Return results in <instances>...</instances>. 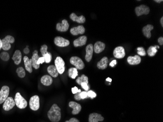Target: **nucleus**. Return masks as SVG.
<instances>
[{"instance_id": "1", "label": "nucleus", "mask_w": 163, "mask_h": 122, "mask_svg": "<svg viewBox=\"0 0 163 122\" xmlns=\"http://www.w3.org/2000/svg\"><path fill=\"white\" fill-rule=\"evenodd\" d=\"M47 116L52 122H58L61 120V109L57 104H53L47 113Z\"/></svg>"}, {"instance_id": "2", "label": "nucleus", "mask_w": 163, "mask_h": 122, "mask_svg": "<svg viewBox=\"0 0 163 122\" xmlns=\"http://www.w3.org/2000/svg\"><path fill=\"white\" fill-rule=\"evenodd\" d=\"M14 101L16 105H17V107L20 109L25 108L28 105V103H27L26 100L22 96L19 92H17L16 94Z\"/></svg>"}, {"instance_id": "3", "label": "nucleus", "mask_w": 163, "mask_h": 122, "mask_svg": "<svg viewBox=\"0 0 163 122\" xmlns=\"http://www.w3.org/2000/svg\"><path fill=\"white\" fill-rule=\"evenodd\" d=\"M15 42L13 37L8 35L2 40V47L4 51H8L11 48L10 44H13Z\"/></svg>"}, {"instance_id": "4", "label": "nucleus", "mask_w": 163, "mask_h": 122, "mask_svg": "<svg viewBox=\"0 0 163 122\" xmlns=\"http://www.w3.org/2000/svg\"><path fill=\"white\" fill-rule=\"evenodd\" d=\"M54 63L55 67H56L58 73L60 74H62L65 70V63L64 60L61 57H57L55 59Z\"/></svg>"}, {"instance_id": "5", "label": "nucleus", "mask_w": 163, "mask_h": 122, "mask_svg": "<svg viewBox=\"0 0 163 122\" xmlns=\"http://www.w3.org/2000/svg\"><path fill=\"white\" fill-rule=\"evenodd\" d=\"M70 62L72 64H73L75 67L77 69H83L85 67V64H84L83 61L81 58L77 56L72 57L70 58Z\"/></svg>"}, {"instance_id": "6", "label": "nucleus", "mask_w": 163, "mask_h": 122, "mask_svg": "<svg viewBox=\"0 0 163 122\" xmlns=\"http://www.w3.org/2000/svg\"><path fill=\"white\" fill-rule=\"evenodd\" d=\"M29 107L33 110L36 111L40 107V98L38 95H34L29 101Z\"/></svg>"}, {"instance_id": "7", "label": "nucleus", "mask_w": 163, "mask_h": 122, "mask_svg": "<svg viewBox=\"0 0 163 122\" xmlns=\"http://www.w3.org/2000/svg\"><path fill=\"white\" fill-rule=\"evenodd\" d=\"M136 14L137 16H140L143 15H148L150 11L149 7L146 5H141L135 8Z\"/></svg>"}, {"instance_id": "8", "label": "nucleus", "mask_w": 163, "mask_h": 122, "mask_svg": "<svg viewBox=\"0 0 163 122\" xmlns=\"http://www.w3.org/2000/svg\"><path fill=\"white\" fill-rule=\"evenodd\" d=\"M54 42L55 44L59 47H66L70 44V42L69 40L60 36L56 37Z\"/></svg>"}, {"instance_id": "9", "label": "nucleus", "mask_w": 163, "mask_h": 122, "mask_svg": "<svg viewBox=\"0 0 163 122\" xmlns=\"http://www.w3.org/2000/svg\"><path fill=\"white\" fill-rule=\"evenodd\" d=\"M9 88L8 86L5 85L0 90V104L4 103L9 95Z\"/></svg>"}, {"instance_id": "10", "label": "nucleus", "mask_w": 163, "mask_h": 122, "mask_svg": "<svg viewBox=\"0 0 163 122\" xmlns=\"http://www.w3.org/2000/svg\"><path fill=\"white\" fill-rule=\"evenodd\" d=\"M15 105V103L14 100L12 97H8L6 101L4 102L3 105V110L6 111H9L13 108Z\"/></svg>"}, {"instance_id": "11", "label": "nucleus", "mask_w": 163, "mask_h": 122, "mask_svg": "<svg viewBox=\"0 0 163 122\" xmlns=\"http://www.w3.org/2000/svg\"><path fill=\"white\" fill-rule=\"evenodd\" d=\"M113 55L116 58L122 59L126 55L125 49L122 46H118L113 51Z\"/></svg>"}, {"instance_id": "12", "label": "nucleus", "mask_w": 163, "mask_h": 122, "mask_svg": "<svg viewBox=\"0 0 163 122\" xmlns=\"http://www.w3.org/2000/svg\"><path fill=\"white\" fill-rule=\"evenodd\" d=\"M69 25L67 20H63L62 23H58L56 25V29L60 32H66L68 31Z\"/></svg>"}, {"instance_id": "13", "label": "nucleus", "mask_w": 163, "mask_h": 122, "mask_svg": "<svg viewBox=\"0 0 163 122\" xmlns=\"http://www.w3.org/2000/svg\"><path fill=\"white\" fill-rule=\"evenodd\" d=\"M93 46L92 44H89L87 46L85 51H86V55L85 56V59L87 62H89L92 60L93 53Z\"/></svg>"}, {"instance_id": "14", "label": "nucleus", "mask_w": 163, "mask_h": 122, "mask_svg": "<svg viewBox=\"0 0 163 122\" xmlns=\"http://www.w3.org/2000/svg\"><path fill=\"white\" fill-rule=\"evenodd\" d=\"M69 106L71 108H73V110L72 112V113L73 115L78 114L81 112L82 107L80 104H78L77 103L73 101L70 102L69 103Z\"/></svg>"}, {"instance_id": "15", "label": "nucleus", "mask_w": 163, "mask_h": 122, "mask_svg": "<svg viewBox=\"0 0 163 122\" xmlns=\"http://www.w3.org/2000/svg\"><path fill=\"white\" fill-rule=\"evenodd\" d=\"M87 41V37L85 36H82L80 37L79 38L73 41V44L75 47L82 46L86 44Z\"/></svg>"}, {"instance_id": "16", "label": "nucleus", "mask_w": 163, "mask_h": 122, "mask_svg": "<svg viewBox=\"0 0 163 122\" xmlns=\"http://www.w3.org/2000/svg\"><path fill=\"white\" fill-rule=\"evenodd\" d=\"M70 33L73 35L76 36L79 34H83L85 32V28L83 26H79L70 29Z\"/></svg>"}, {"instance_id": "17", "label": "nucleus", "mask_w": 163, "mask_h": 122, "mask_svg": "<svg viewBox=\"0 0 163 122\" xmlns=\"http://www.w3.org/2000/svg\"><path fill=\"white\" fill-rule=\"evenodd\" d=\"M105 47V45L104 43L98 41L95 44L94 46H93V49L96 53H100L104 51Z\"/></svg>"}, {"instance_id": "18", "label": "nucleus", "mask_w": 163, "mask_h": 122, "mask_svg": "<svg viewBox=\"0 0 163 122\" xmlns=\"http://www.w3.org/2000/svg\"><path fill=\"white\" fill-rule=\"evenodd\" d=\"M128 62L131 65L138 64L141 62V58L139 55H136L134 56H129L128 58Z\"/></svg>"}, {"instance_id": "19", "label": "nucleus", "mask_w": 163, "mask_h": 122, "mask_svg": "<svg viewBox=\"0 0 163 122\" xmlns=\"http://www.w3.org/2000/svg\"><path fill=\"white\" fill-rule=\"evenodd\" d=\"M104 120V118L98 113H92L89 116V122H98Z\"/></svg>"}, {"instance_id": "20", "label": "nucleus", "mask_w": 163, "mask_h": 122, "mask_svg": "<svg viewBox=\"0 0 163 122\" xmlns=\"http://www.w3.org/2000/svg\"><path fill=\"white\" fill-rule=\"evenodd\" d=\"M154 27L151 24H148L144 26L143 28V33L144 35L148 39L151 38V31H153Z\"/></svg>"}, {"instance_id": "21", "label": "nucleus", "mask_w": 163, "mask_h": 122, "mask_svg": "<svg viewBox=\"0 0 163 122\" xmlns=\"http://www.w3.org/2000/svg\"><path fill=\"white\" fill-rule=\"evenodd\" d=\"M24 66L26 70L29 73H31L32 72V60L29 59L28 56H24Z\"/></svg>"}, {"instance_id": "22", "label": "nucleus", "mask_w": 163, "mask_h": 122, "mask_svg": "<svg viewBox=\"0 0 163 122\" xmlns=\"http://www.w3.org/2000/svg\"><path fill=\"white\" fill-rule=\"evenodd\" d=\"M70 19H71L73 21H76L80 24H83L85 21V17L84 16L81 15L80 16H77L74 13H72L70 14Z\"/></svg>"}, {"instance_id": "23", "label": "nucleus", "mask_w": 163, "mask_h": 122, "mask_svg": "<svg viewBox=\"0 0 163 122\" xmlns=\"http://www.w3.org/2000/svg\"><path fill=\"white\" fill-rule=\"evenodd\" d=\"M108 59L107 57H104L97 63V67L100 69H105L108 67Z\"/></svg>"}, {"instance_id": "24", "label": "nucleus", "mask_w": 163, "mask_h": 122, "mask_svg": "<svg viewBox=\"0 0 163 122\" xmlns=\"http://www.w3.org/2000/svg\"><path fill=\"white\" fill-rule=\"evenodd\" d=\"M38 51H35L33 52V55H32V67L35 69H38L40 67V65L37 64V62L39 59L38 54Z\"/></svg>"}, {"instance_id": "25", "label": "nucleus", "mask_w": 163, "mask_h": 122, "mask_svg": "<svg viewBox=\"0 0 163 122\" xmlns=\"http://www.w3.org/2000/svg\"><path fill=\"white\" fill-rule=\"evenodd\" d=\"M41 82L42 84L46 86H49L52 84L53 80L51 76L48 75H44L41 78Z\"/></svg>"}, {"instance_id": "26", "label": "nucleus", "mask_w": 163, "mask_h": 122, "mask_svg": "<svg viewBox=\"0 0 163 122\" xmlns=\"http://www.w3.org/2000/svg\"><path fill=\"white\" fill-rule=\"evenodd\" d=\"M12 59L14 61V63L18 65L20 64L22 60V53L20 51L17 50L15 51L12 57Z\"/></svg>"}, {"instance_id": "27", "label": "nucleus", "mask_w": 163, "mask_h": 122, "mask_svg": "<svg viewBox=\"0 0 163 122\" xmlns=\"http://www.w3.org/2000/svg\"><path fill=\"white\" fill-rule=\"evenodd\" d=\"M47 70L49 74L53 77L56 78L58 76L59 73L55 66L51 65L49 66V67H47Z\"/></svg>"}, {"instance_id": "28", "label": "nucleus", "mask_w": 163, "mask_h": 122, "mask_svg": "<svg viewBox=\"0 0 163 122\" xmlns=\"http://www.w3.org/2000/svg\"><path fill=\"white\" fill-rule=\"evenodd\" d=\"M69 76L70 78L74 79L78 76V71L76 68L71 67L69 69Z\"/></svg>"}, {"instance_id": "29", "label": "nucleus", "mask_w": 163, "mask_h": 122, "mask_svg": "<svg viewBox=\"0 0 163 122\" xmlns=\"http://www.w3.org/2000/svg\"><path fill=\"white\" fill-rule=\"evenodd\" d=\"M157 46H151L148 49L147 53L149 56H154V55H155L156 52H157V49H156Z\"/></svg>"}, {"instance_id": "30", "label": "nucleus", "mask_w": 163, "mask_h": 122, "mask_svg": "<svg viewBox=\"0 0 163 122\" xmlns=\"http://www.w3.org/2000/svg\"><path fill=\"white\" fill-rule=\"evenodd\" d=\"M88 77L86 76L85 75L83 74L81 77H78L76 80V82L79 85H81L83 82H85L87 84L89 83Z\"/></svg>"}, {"instance_id": "31", "label": "nucleus", "mask_w": 163, "mask_h": 122, "mask_svg": "<svg viewBox=\"0 0 163 122\" xmlns=\"http://www.w3.org/2000/svg\"><path fill=\"white\" fill-rule=\"evenodd\" d=\"M16 72L18 74V76L20 78H24L26 75V72L24 68L22 67H19L17 69Z\"/></svg>"}, {"instance_id": "32", "label": "nucleus", "mask_w": 163, "mask_h": 122, "mask_svg": "<svg viewBox=\"0 0 163 122\" xmlns=\"http://www.w3.org/2000/svg\"><path fill=\"white\" fill-rule=\"evenodd\" d=\"M0 57L1 58L2 60L4 61H8L9 59V54L8 52H2L1 55H0Z\"/></svg>"}, {"instance_id": "33", "label": "nucleus", "mask_w": 163, "mask_h": 122, "mask_svg": "<svg viewBox=\"0 0 163 122\" xmlns=\"http://www.w3.org/2000/svg\"><path fill=\"white\" fill-rule=\"evenodd\" d=\"M43 57H44L45 62L46 63H50L51 61V59H52V55L50 52H47V53L46 54L43 56Z\"/></svg>"}, {"instance_id": "34", "label": "nucleus", "mask_w": 163, "mask_h": 122, "mask_svg": "<svg viewBox=\"0 0 163 122\" xmlns=\"http://www.w3.org/2000/svg\"><path fill=\"white\" fill-rule=\"evenodd\" d=\"M137 53L140 56H145L146 55V51H145V49L143 47H139L137 48Z\"/></svg>"}, {"instance_id": "35", "label": "nucleus", "mask_w": 163, "mask_h": 122, "mask_svg": "<svg viewBox=\"0 0 163 122\" xmlns=\"http://www.w3.org/2000/svg\"><path fill=\"white\" fill-rule=\"evenodd\" d=\"M40 51L41 52L42 54L43 55V57L47 53V46L46 44H44L41 46Z\"/></svg>"}, {"instance_id": "36", "label": "nucleus", "mask_w": 163, "mask_h": 122, "mask_svg": "<svg viewBox=\"0 0 163 122\" xmlns=\"http://www.w3.org/2000/svg\"><path fill=\"white\" fill-rule=\"evenodd\" d=\"M87 96L91 98L92 99H93L94 98L96 97V95H97L96 93L92 90H89V92H87Z\"/></svg>"}, {"instance_id": "37", "label": "nucleus", "mask_w": 163, "mask_h": 122, "mask_svg": "<svg viewBox=\"0 0 163 122\" xmlns=\"http://www.w3.org/2000/svg\"><path fill=\"white\" fill-rule=\"evenodd\" d=\"M80 95L81 99H84L87 98L88 97L87 94V92H80Z\"/></svg>"}, {"instance_id": "38", "label": "nucleus", "mask_w": 163, "mask_h": 122, "mask_svg": "<svg viewBox=\"0 0 163 122\" xmlns=\"http://www.w3.org/2000/svg\"><path fill=\"white\" fill-rule=\"evenodd\" d=\"M80 85H81V87H82L85 91H88V90H89V87L88 84H87V83H85V82H83Z\"/></svg>"}, {"instance_id": "39", "label": "nucleus", "mask_w": 163, "mask_h": 122, "mask_svg": "<svg viewBox=\"0 0 163 122\" xmlns=\"http://www.w3.org/2000/svg\"><path fill=\"white\" fill-rule=\"evenodd\" d=\"M72 92L74 94H75L77 93H80L81 92V89H78V88L76 87H72L71 89Z\"/></svg>"}, {"instance_id": "40", "label": "nucleus", "mask_w": 163, "mask_h": 122, "mask_svg": "<svg viewBox=\"0 0 163 122\" xmlns=\"http://www.w3.org/2000/svg\"><path fill=\"white\" fill-rule=\"evenodd\" d=\"M44 62H45V60H44V57H42L39 58V59L38 60V61L37 62V64L40 65V64H43Z\"/></svg>"}, {"instance_id": "41", "label": "nucleus", "mask_w": 163, "mask_h": 122, "mask_svg": "<svg viewBox=\"0 0 163 122\" xmlns=\"http://www.w3.org/2000/svg\"><path fill=\"white\" fill-rule=\"evenodd\" d=\"M65 122H80V121L75 118H72L69 120Z\"/></svg>"}, {"instance_id": "42", "label": "nucleus", "mask_w": 163, "mask_h": 122, "mask_svg": "<svg viewBox=\"0 0 163 122\" xmlns=\"http://www.w3.org/2000/svg\"><path fill=\"white\" fill-rule=\"evenodd\" d=\"M74 98L77 101L80 100L81 99V97H80V93H77L76 94H75V95H74Z\"/></svg>"}, {"instance_id": "43", "label": "nucleus", "mask_w": 163, "mask_h": 122, "mask_svg": "<svg viewBox=\"0 0 163 122\" xmlns=\"http://www.w3.org/2000/svg\"><path fill=\"white\" fill-rule=\"evenodd\" d=\"M116 64H117V62H116V60H114L111 62V63H110V66L111 67H114L115 65H116Z\"/></svg>"}, {"instance_id": "44", "label": "nucleus", "mask_w": 163, "mask_h": 122, "mask_svg": "<svg viewBox=\"0 0 163 122\" xmlns=\"http://www.w3.org/2000/svg\"><path fill=\"white\" fill-rule=\"evenodd\" d=\"M158 43L160 45H163V37H160L158 39Z\"/></svg>"}, {"instance_id": "45", "label": "nucleus", "mask_w": 163, "mask_h": 122, "mask_svg": "<svg viewBox=\"0 0 163 122\" xmlns=\"http://www.w3.org/2000/svg\"><path fill=\"white\" fill-rule=\"evenodd\" d=\"M24 54H28L29 53V49L27 48V47H26L25 49H24Z\"/></svg>"}, {"instance_id": "46", "label": "nucleus", "mask_w": 163, "mask_h": 122, "mask_svg": "<svg viewBox=\"0 0 163 122\" xmlns=\"http://www.w3.org/2000/svg\"><path fill=\"white\" fill-rule=\"evenodd\" d=\"M160 23L161 24V26L162 27L163 26V17H161V18L160 19Z\"/></svg>"}, {"instance_id": "47", "label": "nucleus", "mask_w": 163, "mask_h": 122, "mask_svg": "<svg viewBox=\"0 0 163 122\" xmlns=\"http://www.w3.org/2000/svg\"><path fill=\"white\" fill-rule=\"evenodd\" d=\"M154 1L158 3H160L161 2H163V0H155Z\"/></svg>"}, {"instance_id": "48", "label": "nucleus", "mask_w": 163, "mask_h": 122, "mask_svg": "<svg viewBox=\"0 0 163 122\" xmlns=\"http://www.w3.org/2000/svg\"><path fill=\"white\" fill-rule=\"evenodd\" d=\"M106 81L110 82H111V81H112V79H111V78H108L107 79H106Z\"/></svg>"}, {"instance_id": "49", "label": "nucleus", "mask_w": 163, "mask_h": 122, "mask_svg": "<svg viewBox=\"0 0 163 122\" xmlns=\"http://www.w3.org/2000/svg\"><path fill=\"white\" fill-rule=\"evenodd\" d=\"M2 40L0 39V50H1V49H2Z\"/></svg>"}]
</instances>
